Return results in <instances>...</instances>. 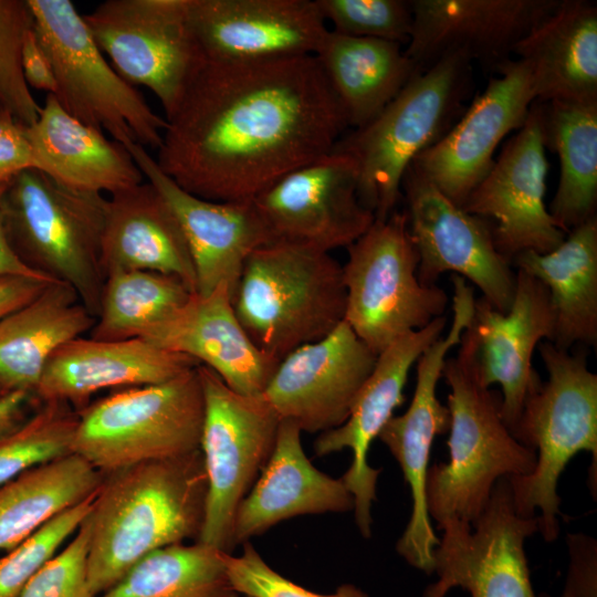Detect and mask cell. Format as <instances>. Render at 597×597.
I'll return each instance as SVG.
<instances>
[{
    "label": "cell",
    "instance_id": "obj_1",
    "mask_svg": "<svg viewBox=\"0 0 597 597\" xmlns=\"http://www.w3.org/2000/svg\"><path fill=\"white\" fill-rule=\"evenodd\" d=\"M165 119L158 168L187 192L221 202L253 201L329 154L347 127L315 55L206 59Z\"/></svg>",
    "mask_w": 597,
    "mask_h": 597
},
{
    "label": "cell",
    "instance_id": "obj_2",
    "mask_svg": "<svg viewBox=\"0 0 597 597\" xmlns=\"http://www.w3.org/2000/svg\"><path fill=\"white\" fill-rule=\"evenodd\" d=\"M201 451L103 474L86 516L87 580L96 597L142 558L199 538L207 498Z\"/></svg>",
    "mask_w": 597,
    "mask_h": 597
},
{
    "label": "cell",
    "instance_id": "obj_3",
    "mask_svg": "<svg viewBox=\"0 0 597 597\" xmlns=\"http://www.w3.org/2000/svg\"><path fill=\"white\" fill-rule=\"evenodd\" d=\"M458 347L441 376L450 388L449 460L429 467L426 499L430 519L438 524L458 519L471 525L500 479L533 471L536 452L515 439L502 419L500 394L481 381L470 325Z\"/></svg>",
    "mask_w": 597,
    "mask_h": 597
},
{
    "label": "cell",
    "instance_id": "obj_4",
    "mask_svg": "<svg viewBox=\"0 0 597 597\" xmlns=\"http://www.w3.org/2000/svg\"><path fill=\"white\" fill-rule=\"evenodd\" d=\"M547 379L525 399L513 436L536 452V464L525 475L509 478L516 512L536 516L546 542L559 533L561 498L557 484L568 462L580 451L591 454L588 483L597 485V375L584 350L577 353L544 341L538 345Z\"/></svg>",
    "mask_w": 597,
    "mask_h": 597
},
{
    "label": "cell",
    "instance_id": "obj_5",
    "mask_svg": "<svg viewBox=\"0 0 597 597\" xmlns=\"http://www.w3.org/2000/svg\"><path fill=\"white\" fill-rule=\"evenodd\" d=\"M472 65L453 54L418 72L374 119L333 147L354 161L359 199L375 219L396 210L407 168L465 111L474 87Z\"/></svg>",
    "mask_w": 597,
    "mask_h": 597
},
{
    "label": "cell",
    "instance_id": "obj_6",
    "mask_svg": "<svg viewBox=\"0 0 597 597\" xmlns=\"http://www.w3.org/2000/svg\"><path fill=\"white\" fill-rule=\"evenodd\" d=\"M232 304L252 342L280 362L344 321L343 264L329 252L269 242L245 260Z\"/></svg>",
    "mask_w": 597,
    "mask_h": 597
},
{
    "label": "cell",
    "instance_id": "obj_7",
    "mask_svg": "<svg viewBox=\"0 0 597 597\" xmlns=\"http://www.w3.org/2000/svg\"><path fill=\"white\" fill-rule=\"evenodd\" d=\"M106 199L72 189L30 168L2 186L0 209L17 254L44 276L72 286L98 313L105 275L101 241Z\"/></svg>",
    "mask_w": 597,
    "mask_h": 597
},
{
    "label": "cell",
    "instance_id": "obj_8",
    "mask_svg": "<svg viewBox=\"0 0 597 597\" xmlns=\"http://www.w3.org/2000/svg\"><path fill=\"white\" fill-rule=\"evenodd\" d=\"M197 367L164 383L123 388L76 410L71 452L105 474L200 450L205 405Z\"/></svg>",
    "mask_w": 597,
    "mask_h": 597
},
{
    "label": "cell",
    "instance_id": "obj_9",
    "mask_svg": "<svg viewBox=\"0 0 597 597\" xmlns=\"http://www.w3.org/2000/svg\"><path fill=\"white\" fill-rule=\"evenodd\" d=\"M56 81L60 105L114 140L158 149L166 119L106 60L70 0H27Z\"/></svg>",
    "mask_w": 597,
    "mask_h": 597
},
{
    "label": "cell",
    "instance_id": "obj_10",
    "mask_svg": "<svg viewBox=\"0 0 597 597\" xmlns=\"http://www.w3.org/2000/svg\"><path fill=\"white\" fill-rule=\"evenodd\" d=\"M346 249L344 321L376 355L444 315L446 291L418 279L419 253L405 210L375 219Z\"/></svg>",
    "mask_w": 597,
    "mask_h": 597
},
{
    "label": "cell",
    "instance_id": "obj_11",
    "mask_svg": "<svg viewBox=\"0 0 597 597\" xmlns=\"http://www.w3.org/2000/svg\"><path fill=\"white\" fill-rule=\"evenodd\" d=\"M197 370L205 405L200 451L208 483L197 542L231 554L235 512L272 454L281 420L262 394L241 395L210 368L199 365Z\"/></svg>",
    "mask_w": 597,
    "mask_h": 597
},
{
    "label": "cell",
    "instance_id": "obj_12",
    "mask_svg": "<svg viewBox=\"0 0 597 597\" xmlns=\"http://www.w3.org/2000/svg\"><path fill=\"white\" fill-rule=\"evenodd\" d=\"M83 18L117 73L147 87L168 117L206 61L188 0H106Z\"/></svg>",
    "mask_w": 597,
    "mask_h": 597
},
{
    "label": "cell",
    "instance_id": "obj_13",
    "mask_svg": "<svg viewBox=\"0 0 597 597\" xmlns=\"http://www.w3.org/2000/svg\"><path fill=\"white\" fill-rule=\"evenodd\" d=\"M452 324L418 358L417 380L408 409L392 416L378 439L399 463L410 488L412 509L409 522L396 544L398 554L412 567L431 575L439 537L433 531L426 499L430 451L436 436L450 428V412L437 397L448 353L458 346L474 312V291L463 277L452 274Z\"/></svg>",
    "mask_w": 597,
    "mask_h": 597
},
{
    "label": "cell",
    "instance_id": "obj_14",
    "mask_svg": "<svg viewBox=\"0 0 597 597\" xmlns=\"http://www.w3.org/2000/svg\"><path fill=\"white\" fill-rule=\"evenodd\" d=\"M433 553L437 580L422 597H446L462 588L471 597H544L531 580L525 541L538 532V517H524L514 506L509 478L500 479L473 524L448 519Z\"/></svg>",
    "mask_w": 597,
    "mask_h": 597
},
{
    "label": "cell",
    "instance_id": "obj_15",
    "mask_svg": "<svg viewBox=\"0 0 597 597\" xmlns=\"http://www.w3.org/2000/svg\"><path fill=\"white\" fill-rule=\"evenodd\" d=\"M409 230L419 253L418 279L436 285L452 272L470 281L494 308L513 302L516 271L496 250L489 220L468 213L409 166L401 181Z\"/></svg>",
    "mask_w": 597,
    "mask_h": 597
},
{
    "label": "cell",
    "instance_id": "obj_16",
    "mask_svg": "<svg viewBox=\"0 0 597 597\" xmlns=\"http://www.w3.org/2000/svg\"><path fill=\"white\" fill-rule=\"evenodd\" d=\"M548 167L542 103L535 101L522 127L506 140L462 206L492 223L494 245L511 264L523 251L547 253L566 238L544 201Z\"/></svg>",
    "mask_w": 597,
    "mask_h": 597
},
{
    "label": "cell",
    "instance_id": "obj_17",
    "mask_svg": "<svg viewBox=\"0 0 597 597\" xmlns=\"http://www.w3.org/2000/svg\"><path fill=\"white\" fill-rule=\"evenodd\" d=\"M253 203L273 241L329 253L348 248L375 221L359 199L354 161L333 150L285 175Z\"/></svg>",
    "mask_w": 597,
    "mask_h": 597
},
{
    "label": "cell",
    "instance_id": "obj_18",
    "mask_svg": "<svg viewBox=\"0 0 597 597\" xmlns=\"http://www.w3.org/2000/svg\"><path fill=\"white\" fill-rule=\"evenodd\" d=\"M495 73L448 133L410 165L461 208L493 166L499 145L522 127L536 101L522 61L511 59Z\"/></svg>",
    "mask_w": 597,
    "mask_h": 597
},
{
    "label": "cell",
    "instance_id": "obj_19",
    "mask_svg": "<svg viewBox=\"0 0 597 597\" xmlns=\"http://www.w3.org/2000/svg\"><path fill=\"white\" fill-rule=\"evenodd\" d=\"M377 356L343 321L282 358L262 395L280 420L326 432L345 422Z\"/></svg>",
    "mask_w": 597,
    "mask_h": 597
},
{
    "label": "cell",
    "instance_id": "obj_20",
    "mask_svg": "<svg viewBox=\"0 0 597 597\" xmlns=\"http://www.w3.org/2000/svg\"><path fill=\"white\" fill-rule=\"evenodd\" d=\"M561 0H410L412 25L404 50L420 71L459 54L495 72Z\"/></svg>",
    "mask_w": 597,
    "mask_h": 597
},
{
    "label": "cell",
    "instance_id": "obj_21",
    "mask_svg": "<svg viewBox=\"0 0 597 597\" xmlns=\"http://www.w3.org/2000/svg\"><path fill=\"white\" fill-rule=\"evenodd\" d=\"M446 316L408 333L377 356L375 367L359 389L345 422L320 433L314 442L317 457L349 449L353 460L341 478L354 498V515L364 538L371 536V506L381 472L367 462L373 441L404 402V388L412 366L443 333Z\"/></svg>",
    "mask_w": 597,
    "mask_h": 597
},
{
    "label": "cell",
    "instance_id": "obj_22",
    "mask_svg": "<svg viewBox=\"0 0 597 597\" xmlns=\"http://www.w3.org/2000/svg\"><path fill=\"white\" fill-rule=\"evenodd\" d=\"M207 60L266 61L314 55L327 32L316 0H188Z\"/></svg>",
    "mask_w": 597,
    "mask_h": 597
},
{
    "label": "cell",
    "instance_id": "obj_23",
    "mask_svg": "<svg viewBox=\"0 0 597 597\" xmlns=\"http://www.w3.org/2000/svg\"><path fill=\"white\" fill-rule=\"evenodd\" d=\"M478 343L481 381L501 387V416L514 432L528 394L541 381L532 366L533 354L554 336V313L546 286L516 269L513 302L507 312L475 298L470 324Z\"/></svg>",
    "mask_w": 597,
    "mask_h": 597
},
{
    "label": "cell",
    "instance_id": "obj_24",
    "mask_svg": "<svg viewBox=\"0 0 597 597\" xmlns=\"http://www.w3.org/2000/svg\"><path fill=\"white\" fill-rule=\"evenodd\" d=\"M126 148L175 211L185 233L196 272V293L208 294L227 284L232 296L248 256L273 239L253 201L221 202L181 189L157 166L145 147Z\"/></svg>",
    "mask_w": 597,
    "mask_h": 597
},
{
    "label": "cell",
    "instance_id": "obj_25",
    "mask_svg": "<svg viewBox=\"0 0 597 597\" xmlns=\"http://www.w3.org/2000/svg\"><path fill=\"white\" fill-rule=\"evenodd\" d=\"M142 339L213 370L234 391L260 395L279 360L264 354L239 322L227 284L188 300Z\"/></svg>",
    "mask_w": 597,
    "mask_h": 597
},
{
    "label": "cell",
    "instance_id": "obj_26",
    "mask_svg": "<svg viewBox=\"0 0 597 597\" xmlns=\"http://www.w3.org/2000/svg\"><path fill=\"white\" fill-rule=\"evenodd\" d=\"M199 364L142 338L98 341L77 337L49 359L34 399L60 401L80 410L95 392L167 381Z\"/></svg>",
    "mask_w": 597,
    "mask_h": 597
},
{
    "label": "cell",
    "instance_id": "obj_27",
    "mask_svg": "<svg viewBox=\"0 0 597 597\" xmlns=\"http://www.w3.org/2000/svg\"><path fill=\"white\" fill-rule=\"evenodd\" d=\"M301 434L294 423L280 421L272 454L235 512L234 545L294 516L354 510L343 480L323 473L306 457Z\"/></svg>",
    "mask_w": 597,
    "mask_h": 597
},
{
    "label": "cell",
    "instance_id": "obj_28",
    "mask_svg": "<svg viewBox=\"0 0 597 597\" xmlns=\"http://www.w3.org/2000/svg\"><path fill=\"white\" fill-rule=\"evenodd\" d=\"M104 275L151 271L179 279L196 293V272L180 222L149 181L106 199L101 241Z\"/></svg>",
    "mask_w": 597,
    "mask_h": 597
},
{
    "label": "cell",
    "instance_id": "obj_29",
    "mask_svg": "<svg viewBox=\"0 0 597 597\" xmlns=\"http://www.w3.org/2000/svg\"><path fill=\"white\" fill-rule=\"evenodd\" d=\"M25 133L35 169L72 189L114 195L144 181L125 145L73 117L52 94Z\"/></svg>",
    "mask_w": 597,
    "mask_h": 597
},
{
    "label": "cell",
    "instance_id": "obj_30",
    "mask_svg": "<svg viewBox=\"0 0 597 597\" xmlns=\"http://www.w3.org/2000/svg\"><path fill=\"white\" fill-rule=\"evenodd\" d=\"M538 102L597 101V6L561 0L513 49Z\"/></svg>",
    "mask_w": 597,
    "mask_h": 597
},
{
    "label": "cell",
    "instance_id": "obj_31",
    "mask_svg": "<svg viewBox=\"0 0 597 597\" xmlns=\"http://www.w3.org/2000/svg\"><path fill=\"white\" fill-rule=\"evenodd\" d=\"M95 316L69 284L52 281L0 321V388L32 396L51 356L90 332Z\"/></svg>",
    "mask_w": 597,
    "mask_h": 597
},
{
    "label": "cell",
    "instance_id": "obj_32",
    "mask_svg": "<svg viewBox=\"0 0 597 597\" xmlns=\"http://www.w3.org/2000/svg\"><path fill=\"white\" fill-rule=\"evenodd\" d=\"M397 42L327 30L315 57L347 126L374 119L420 71Z\"/></svg>",
    "mask_w": 597,
    "mask_h": 597
},
{
    "label": "cell",
    "instance_id": "obj_33",
    "mask_svg": "<svg viewBox=\"0 0 597 597\" xmlns=\"http://www.w3.org/2000/svg\"><path fill=\"white\" fill-rule=\"evenodd\" d=\"M512 266L538 279L554 313L552 343L565 350L597 344V217L566 234L553 251H523Z\"/></svg>",
    "mask_w": 597,
    "mask_h": 597
},
{
    "label": "cell",
    "instance_id": "obj_34",
    "mask_svg": "<svg viewBox=\"0 0 597 597\" xmlns=\"http://www.w3.org/2000/svg\"><path fill=\"white\" fill-rule=\"evenodd\" d=\"M542 103L545 147L559 158V179L548 208L566 234L596 218L597 101Z\"/></svg>",
    "mask_w": 597,
    "mask_h": 597
},
{
    "label": "cell",
    "instance_id": "obj_35",
    "mask_svg": "<svg viewBox=\"0 0 597 597\" xmlns=\"http://www.w3.org/2000/svg\"><path fill=\"white\" fill-rule=\"evenodd\" d=\"M103 474L70 453L0 485V551L9 552L60 513L96 493Z\"/></svg>",
    "mask_w": 597,
    "mask_h": 597
},
{
    "label": "cell",
    "instance_id": "obj_36",
    "mask_svg": "<svg viewBox=\"0 0 597 597\" xmlns=\"http://www.w3.org/2000/svg\"><path fill=\"white\" fill-rule=\"evenodd\" d=\"M226 554L199 542L166 546L96 597H241L228 577Z\"/></svg>",
    "mask_w": 597,
    "mask_h": 597
},
{
    "label": "cell",
    "instance_id": "obj_37",
    "mask_svg": "<svg viewBox=\"0 0 597 597\" xmlns=\"http://www.w3.org/2000/svg\"><path fill=\"white\" fill-rule=\"evenodd\" d=\"M191 291L177 277L151 271L106 275L98 313L90 331L98 341L143 338L181 306Z\"/></svg>",
    "mask_w": 597,
    "mask_h": 597
},
{
    "label": "cell",
    "instance_id": "obj_38",
    "mask_svg": "<svg viewBox=\"0 0 597 597\" xmlns=\"http://www.w3.org/2000/svg\"><path fill=\"white\" fill-rule=\"evenodd\" d=\"M77 423V412L65 402H40L18 429L0 438V485L22 472L64 457Z\"/></svg>",
    "mask_w": 597,
    "mask_h": 597
},
{
    "label": "cell",
    "instance_id": "obj_39",
    "mask_svg": "<svg viewBox=\"0 0 597 597\" xmlns=\"http://www.w3.org/2000/svg\"><path fill=\"white\" fill-rule=\"evenodd\" d=\"M95 495L60 513L0 557V597H19L33 575L77 531Z\"/></svg>",
    "mask_w": 597,
    "mask_h": 597
},
{
    "label": "cell",
    "instance_id": "obj_40",
    "mask_svg": "<svg viewBox=\"0 0 597 597\" xmlns=\"http://www.w3.org/2000/svg\"><path fill=\"white\" fill-rule=\"evenodd\" d=\"M32 22L27 0H0V104L24 127L41 111L21 67L22 42Z\"/></svg>",
    "mask_w": 597,
    "mask_h": 597
},
{
    "label": "cell",
    "instance_id": "obj_41",
    "mask_svg": "<svg viewBox=\"0 0 597 597\" xmlns=\"http://www.w3.org/2000/svg\"><path fill=\"white\" fill-rule=\"evenodd\" d=\"M323 19L339 34L406 45L412 25L410 1L316 0Z\"/></svg>",
    "mask_w": 597,
    "mask_h": 597
},
{
    "label": "cell",
    "instance_id": "obj_42",
    "mask_svg": "<svg viewBox=\"0 0 597 597\" xmlns=\"http://www.w3.org/2000/svg\"><path fill=\"white\" fill-rule=\"evenodd\" d=\"M230 583L245 597H368L354 584H342L332 594H317L274 570L248 541L239 556L226 554Z\"/></svg>",
    "mask_w": 597,
    "mask_h": 597
},
{
    "label": "cell",
    "instance_id": "obj_43",
    "mask_svg": "<svg viewBox=\"0 0 597 597\" xmlns=\"http://www.w3.org/2000/svg\"><path fill=\"white\" fill-rule=\"evenodd\" d=\"M88 545L85 517L72 540L33 575L19 597H95L87 580Z\"/></svg>",
    "mask_w": 597,
    "mask_h": 597
},
{
    "label": "cell",
    "instance_id": "obj_44",
    "mask_svg": "<svg viewBox=\"0 0 597 597\" xmlns=\"http://www.w3.org/2000/svg\"><path fill=\"white\" fill-rule=\"evenodd\" d=\"M569 563L559 597H597V542L585 533H568Z\"/></svg>",
    "mask_w": 597,
    "mask_h": 597
},
{
    "label": "cell",
    "instance_id": "obj_45",
    "mask_svg": "<svg viewBox=\"0 0 597 597\" xmlns=\"http://www.w3.org/2000/svg\"><path fill=\"white\" fill-rule=\"evenodd\" d=\"M35 168L25 127L6 108H0V185L22 170Z\"/></svg>",
    "mask_w": 597,
    "mask_h": 597
},
{
    "label": "cell",
    "instance_id": "obj_46",
    "mask_svg": "<svg viewBox=\"0 0 597 597\" xmlns=\"http://www.w3.org/2000/svg\"><path fill=\"white\" fill-rule=\"evenodd\" d=\"M21 67L28 86L54 94L56 81L51 61L43 49L33 25L24 35L21 48Z\"/></svg>",
    "mask_w": 597,
    "mask_h": 597
},
{
    "label": "cell",
    "instance_id": "obj_47",
    "mask_svg": "<svg viewBox=\"0 0 597 597\" xmlns=\"http://www.w3.org/2000/svg\"><path fill=\"white\" fill-rule=\"evenodd\" d=\"M50 282L25 276L0 279V321L33 300Z\"/></svg>",
    "mask_w": 597,
    "mask_h": 597
},
{
    "label": "cell",
    "instance_id": "obj_48",
    "mask_svg": "<svg viewBox=\"0 0 597 597\" xmlns=\"http://www.w3.org/2000/svg\"><path fill=\"white\" fill-rule=\"evenodd\" d=\"M34 397L25 391H11L0 398V438L18 429L30 416L28 406Z\"/></svg>",
    "mask_w": 597,
    "mask_h": 597
},
{
    "label": "cell",
    "instance_id": "obj_49",
    "mask_svg": "<svg viewBox=\"0 0 597 597\" xmlns=\"http://www.w3.org/2000/svg\"><path fill=\"white\" fill-rule=\"evenodd\" d=\"M2 186L3 184L0 185V195ZM8 276H25L53 281L27 265L13 250L4 230L0 209V279Z\"/></svg>",
    "mask_w": 597,
    "mask_h": 597
},
{
    "label": "cell",
    "instance_id": "obj_50",
    "mask_svg": "<svg viewBox=\"0 0 597 597\" xmlns=\"http://www.w3.org/2000/svg\"><path fill=\"white\" fill-rule=\"evenodd\" d=\"M6 394H8V392L3 391V390L0 388V398H2Z\"/></svg>",
    "mask_w": 597,
    "mask_h": 597
},
{
    "label": "cell",
    "instance_id": "obj_51",
    "mask_svg": "<svg viewBox=\"0 0 597 597\" xmlns=\"http://www.w3.org/2000/svg\"><path fill=\"white\" fill-rule=\"evenodd\" d=\"M0 108H2L1 104H0Z\"/></svg>",
    "mask_w": 597,
    "mask_h": 597
}]
</instances>
